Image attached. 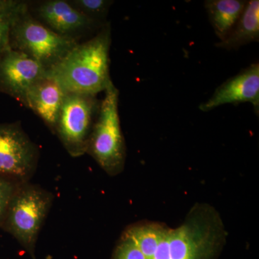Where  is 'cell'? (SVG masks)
<instances>
[{
    "label": "cell",
    "instance_id": "8",
    "mask_svg": "<svg viewBox=\"0 0 259 259\" xmlns=\"http://www.w3.org/2000/svg\"><path fill=\"white\" fill-rule=\"evenodd\" d=\"M32 16L53 32L79 42L92 37L106 23H100L80 13L68 0L27 2Z\"/></svg>",
    "mask_w": 259,
    "mask_h": 259
},
{
    "label": "cell",
    "instance_id": "18",
    "mask_svg": "<svg viewBox=\"0 0 259 259\" xmlns=\"http://www.w3.org/2000/svg\"><path fill=\"white\" fill-rule=\"evenodd\" d=\"M20 3H21V2H20ZM18 8H17L14 11L12 12V13L0 15V58L4 54L5 51L10 49V28H11V24L12 22H13V17H14L15 12H16Z\"/></svg>",
    "mask_w": 259,
    "mask_h": 259
},
{
    "label": "cell",
    "instance_id": "5",
    "mask_svg": "<svg viewBox=\"0 0 259 259\" xmlns=\"http://www.w3.org/2000/svg\"><path fill=\"white\" fill-rule=\"evenodd\" d=\"M54 194L30 182L20 184L15 191L2 224L32 258L39 233L54 202Z\"/></svg>",
    "mask_w": 259,
    "mask_h": 259
},
{
    "label": "cell",
    "instance_id": "10",
    "mask_svg": "<svg viewBox=\"0 0 259 259\" xmlns=\"http://www.w3.org/2000/svg\"><path fill=\"white\" fill-rule=\"evenodd\" d=\"M249 102L253 105L255 113L259 112V64L250 65L236 76L227 79L216 89L207 101L200 104L199 110L209 112L226 105Z\"/></svg>",
    "mask_w": 259,
    "mask_h": 259
},
{
    "label": "cell",
    "instance_id": "3",
    "mask_svg": "<svg viewBox=\"0 0 259 259\" xmlns=\"http://www.w3.org/2000/svg\"><path fill=\"white\" fill-rule=\"evenodd\" d=\"M79 42L53 32L29 11L21 1L13 17L10 31V47L42 65L47 71L60 63Z\"/></svg>",
    "mask_w": 259,
    "mask_h": 259
},
{
    "label": "cell",
    "instance_id": "16",
    "mask_svg": "<svg viewBox=\"0 0 259 259\" xmlns=\"http://www.w3.org/2000/svg\"><path fill=\"white\" fill-rule=\"evenodd\" d=\"M20 184L13 179L0 175V228L10 200Z\"/></svg>",
    "mask_w": 259,
    "mask_h": 259
},
{
    "label": "cell",
    "instance_id": "13",
    "mask_svg": "<svg viewBox=\"0 0 259 259\" xmlns=\"http://www.w3.org/2000/svg\"><path fill=\"white\" fill-rule=\"evenodd\" d=\"M247 2L244 0H207L204 7L209 22L220 41H222L241 18Z\"/></svg>",
    "mask_w": 259,
    "mask_h": 259
},
{
    "label": "cell",
    "instance_id": "11",
    "mask_svg": "<svg viewBox=\"0 0 259 259\" xmlns=\"http://www.w3.org/2000/svg\"><path fill=\"white\" fill-rule=\"evenodd\" d=\"M66 92L47 75L35 83L27 95L26 107L38 116L54 134Z\"/></svg>",
    "mask_w": 259,
    "mask_h": 259
},
{
    "label": "cell",
    "instance_id": "1",
    "mask_svg": "<svg viewBox=\"0 0 259 259\" xmlns=\"http://www.w3.org/2000/svg\"><path fill=\"white\" fill-rule=\"evenodd\" d=\"M228 232L217 209L210 204H195L185 221L166 235L150 259H218Z\"/></svg>",
    "mask_w": 259,
    "mask_h": 259
},
{
    "label": "cell",
    "instance_id": "4",
    "mask_svg": "<svg viewBox=\"0 0 259 259\" xmlns=\"http://www.w3.org/2000/svg\"><path fill=\"white\" fill-rule=\"evenodd\" d=\"M104 93L87 153L109 176L115 177L123 171L126 159L125 139L119 115V90L112 82Z\"/></svg>",
    "mask_w": 259,
    "mask_h": 259
},
{
    "label": "cell",
    "instance_id": "9",
    "mask_svg": "<svg viewBox=\"0 0 259 259\" xmlns=\"http://www.w3.org/2000/svg\"><path fill=\"white\" fill-rule=\"evenodd\" d=\"M47 73L36 61L10 48L0 58V92L26 107L29 90Z\"/></svg>",
    "mask_w": 259,
    "mask_h": 259
},
{
    "label": "cell",
    "instance_id": "6",
    "mask_svg": "<svg viewBox=\"0 0 259 259\" xmlns=\"http://www.w3.org/2000/svg\"><path fill=\"white\" fill-rule=\"evenodd\" d=\"M100 105L97 95L66 93L54 134L72 157H79L87 153Z\"/></svg>",
    "mask_w": 259,
    "mask_h": 259
},
{
    "label": "cell",
    "instance_id": "2",
    "mask_svg": "<svg viewBox=\"0 0 259 259\" xmlns=\"http://www.w3.org/2000/svg\"><path fill=\"white\" fill-rule=\"evenodd\" d=\"M112 30L110 23L94 36L79 42L48 71L66 93L97 95L112 82L110 74Z\"/></svg>",
    "mask_w": 259,
    "mask_h": 259
},
{
    "label": "cell",
    "instance_id": "17",
    "mask_svg": "<svg viewBox=\"0 0 259 259\" xmlns=\"http://www.w3.org/2000/svg\"><path fill=\"white\" fill-rule=\"evenodd\" d=\"M112 259H146L134 241L122 235L116 245Z\"/></svg>",
    "mask_w": 259,
    "mask_h": 259
},
{
    "label": "cell",
    "instance_id": "15",
    "mask_svg": "<svg viewBox=\"0 0 259 259\" xmlns=\"http://www.w3.org/2000/svg\"><path fill=\"white\" fill-rule=\"evenodd\" d=\"M75 9L94 21L106 23V18L113 1L110 0H68Z\"/></svg>",
    "mask_w": 259,
    "mask_h": 259
},
{
    "label": "cell",
    "instance_id": "19",
    "mask_svg": "<svg viewBox=\"0 0 259 259\" xmlns=\"http://www.w3.org/2000/svg\"><path fill=\"white\" fill-rule=\"evenodd\" d=\"M20 2L18 0H0V15L14 11L20 5Z\"/></svg>",
    "mask_w": 259,
    "mask_h": 259
},
{
    "label": "cell",
    "instance_id": "14",
    "mask_svg": "<svg viewBox=\"0 0 259 259\" xmlns=\"http://www.w3.org/2000/svg\"><path fill=\"white\" fill-rule=\"evenodd\" d=\"M168 228L163 223H139L126 228L122 235L134 242L146 259H150L166 235Z\"/></svg>",
    "mask_w": 259,
    "mask_h": 259
},
{
    "label": "cell",
    "instance_id": "12",
    "mask_svg": "<svg viewBox=\"0 0 259 259\" xmlns=\"http://www.w3.org/2000/svg\"><path fill=\"white\" fill-rule=\"evenodd\" d=\"M258 40L259 1L250 0L247 2L241 18L229 35L222 41L217 42L215 47L228 51L237 50Z\"/></svg>",
    "mask_w": 259,
    "mask_h": 259
},
{
    "label": "cell",
    "instance_id": "7",
    "mask_svg": "<svg viewBox=\"0 0 259 259\" xmlns=\"http://www.w3.org/2000/svg\"><path fill=\"white\" fill-rule=\"evenodd\" d=\"M39 148L20 122L0 123V175L19 182H30L38 163Z\"/></svg>",
    "mask_w": 259,
    "mask_h": 259
}]
</instances>
